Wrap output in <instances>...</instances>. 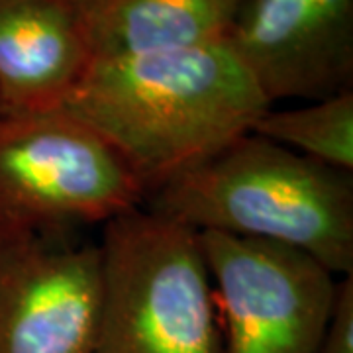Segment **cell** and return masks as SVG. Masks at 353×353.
Listing matches in <instances>:
<instances>
[{
	"instance_id": "6da1fadb",
	"label": "cell",
	"mask_w": 353,
	"mask_h": 353,
	"mask_svg": "<svg viewBox=\"0 0 353 353\" xmlns=\"http://www.w3.org/2000/svg\"><path fill=\"white\" fill-rule=\"evenodd\" d=\"M61 108L106 139L150 194L250 134L271 104L222 39L92 59Z\"/></svg>"
},
{
	"instance_id": "7a4b0ae2",
	"label": "cell",
	"mask_w": 353,
	"mask_h": 353,
	"mask_svg": "<svg viewBox=\"0 0 353 353\" xmlns=\"http://www.w3.org/2000/svg\"><path fill=\"white\" fill-rule=\"evenodd\" d=\"M196 232L271 241L353 275V173L245 134L143 202Z\"/></svg>"
},
{
	"instance_id": "3957f363",
	"label": "cell",
	"mask_w": 353,
	"mask_h": 353,
	"mask_svg": "<svg viewBox=\"0 0 353 353\" xmlns=\"http://www.w3.org/2000/svg\"><path fill=\"white\" fill-rule=\"evenodd\" d=\"M94 353H224L199 232L139 206L104 224Z\"/></svg>"
},
{
	"instance_id": "277c9868",
	"label": "cell",
	"mask_w": 353,
	"mask_h": 353,
	"mask_svg": "<svg viewBox=\"0 0 353 353\" xmlns=\"http://www.w3.org/2000/svg\"><path fill=\"white\" fill-rule=\"evenodd\" d=\"M145 196L122 155L61 106L0 114V238L79 234Z\"/></svg>"
},
{
	"instance_id": "5b68a950",
	"label": "cell",
	"mask_w": 353,
	"mask_h": 353,
	"mask_svg": "<svg viewBox=\"0 0 353 353\" xmlns=\"http://www.w3.org/2000/svg\"><path fill=\"white\" fill-rule=\"evenodd\" d=\"M212 279L224 353H316L338 281L306 253L199 232Z\"/></svg>"
},
{
	"instance_id": "8992f818",
	"label": "cell",
	"mask_w": 353,
	"mask_h": 353,
	"mask_svg": "<svg viewBox=\"0 0 353 353\" xmlns=\"http://www.w3.org/2000/svg\"><path fill=\"white\" fill-rule=\"evenodd\" d=\"M101 296L99 243L0 238V353H94Z\"/></svg>"
},
{
	"instance_id": "52a82bcc",
	"label": "cell",
	"mask_w": 353,
	"mask_h": 353,
	"mask_svg": "<svg viewBox=\"0 0 353 353\" xmlns=\"http://www.w3.org/2000/svg\"><path fill=\"white\" fill-rule=\"evenodd\" d=\"M224 41L269 104L353 90V0H241Z\"/></svg>"
},
{
	"instance_id": "ba28073f",
	"label": "cell",
	"mask_w": 353,
	"mask_h": 353,
	"mask_svg": "<svg viewBox=\"0 0 353 353\" xmlns=\"http://www.w3.org/2000/svg\"><path fill=\"white\" fill-rule=\"evenodd\" d=\"M94 55L71 0H0V114L59 108Z\"/></svg>"
},
{
	"instance_id": "9c48e42d",
	"label": "cell",
	"mask_w": 353,
	"mask_h": 353,
	"mask_svg": "<svg viewBox=\"0 0 353 353\" xmlns=\"http://www.w3.org/2000/svg\"><path fill=\"white\" fill-rule=\"evenodd\" d=\"M241 0H101L87 16L94 59L222 41Z\"/></svg>"
},
{
	"instance_id": "30bf717a",
	"label": "cell",
	"mask_w": 353,
	"mask_h": 353,
	"mask_svg": "<svg viewBox=\"0 0 353 353\" xmlns=\"http://www.w3.org/2000/svg\"><path fill=\"white\" fill-rule=\"evenodd\" d=\"M252 132L318 163L353 173V90L301 108H269Z\"/></svg>"
},
{
	"instance_id": "8fae6325",
	"label": "cell",
	"mask_w": 353,
	"mask_h": 353,
	"mask_svg": "<svg viewBox=\"0 0 353 353\" xmlns=\"http://www.w3.org/2000/svg\"><path fill=\"white\" fill-rule=\"evenodd\" d=\"M316 353H353V275L338 281L332 318Z\"/></svg>"
},
{
	"instance_id": "7c38bea8",
	"label": "cell",
	"mask_w": 353,
	"mask_h": 353,
	"mask_svg": "<svg viewBox=\"0 0 353 353\" xmlns=\"http://www.w3.org/2000/svg\"><path fill=\"white\" fill-rule=\"evenodd\" d=\"M71 2H75L77 6H81V8H83V10H85L88 16V14L92 12V10L99 6V2H101V0H71Z\"/></svg>"
}]
</instances>
